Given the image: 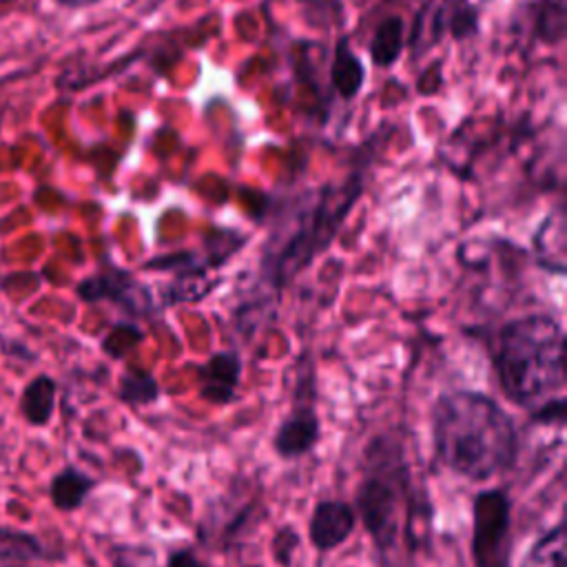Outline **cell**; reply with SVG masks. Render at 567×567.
Masks as SVG:
<instances>
[{
    "instance_id": "19",
    "label": "cell",
    "mask_w": 567,
    "mask_h": 567,
    "mask_svg": "<svg viewBox=\"0 0 567 567\" xmlns=\"http://www.w3.org/2000/svg\"><path fill=\"white\" fill-rule=\"evenodd\" d=\"M567 31V0L534 2V38L543 44H560Z\"/></svg>"
},
{
    "instance_id": "21",
    "label": "cell",
    "mask_w": 567,
    "mask_h": 567,
    "mask_svg": "<svg viewBox=\"0 0 567 567\" xmlns=\"http://www.w3.org/2000/svg\"><path fill=\"white\" fill-rule=\"evenodd\" d=\"M299 545H301V536H299L297 527L281 525L270 540V554L279 567H292L295 551L299 549Z\"/></svg>"
},
{
    "instance_id": "23",
    "label": "cell",
    "mask_w": 567,
    "mask_h": 567,
    "mask_svg": "<svg viewBox=\"0 0 567 567\" xmlns=\"http://www.w3.org/2000/svg\"><path fill=\"white\" fill-rule=\"evenodd\" d=\"M301 9H303V18L310 24H334L337 20H341L343 13V0H299Z\"/></svg>"
},
{
    "instance_id": "25",
    "label": "cell",
    "mask_w": 567,
    "mask_h": 567,
    "mask_svg": "<svg viewBox=\"0 0 567 567\" xmlns=\"http://www.w3.org/2000/svg\"><path fill=\"white\" fill-rule=\"evenodd\" d=\"M164 567H208L195 549L190 547H182V549H173L164 563Z\"/></svg>"
},
{
    "instance_id": "20",
    "label": "cell",
    "mask_w": 567,
    "mask_h": 567,
    "mask_svg": "<svg viewBox=\"0 0 567 567\" xmlns=\"http://www.w3.org/2000/svg\"><path fill=\"white\" fill-rule=\"evenodd\" d=\"M142 330L135 323H115L106 337L102 339V350L104 354H109L111 359L120 361L124 359L131 350L137 348V343L142 341Z\"/></svg>"
},
{
    "instance_id": "9",
    "label": "cell",
    "mask_w": 567,
    "mask_h": 567,
    "mask_svg": "<svg viewBox=\"0 0 567 567\" xmlns=\"http://www.w3.org/2000/svg\"><path fill=\"white\" fill-rule=\"evenodd\" d=\"M244 361L235 350H217L204 363L197 365V394L215 405H228L239 388Z\"/></svg>"
},
{
    "instance_id": "18",
    "label": "cell",
    "mask_w": 567,
    "mask_h": 567,
    "mask_svg": "<svg viewBox=\"0 0 567 567\" xmlns=\"http://www.w3.org/2000/svg\"><path fill=\"white\" fill-rule=\"evenodd\" d=\"M117 399L128 408H148L162 399V385L153 372L128 370L117 381Z\"/></svg>"
},
{
    "instance_id": "14",
    "label": "cell",
    "mask_w": 567,
    "mask_h": 567,
    "mask_svg": "<svg viewBox=\"0 0 567 567\" xmlns=\"http://www.w3.org/2000/svg\"><path fill=\"white\" fill-rule=\"evenodd\" d=\"M405 49V20L399 13L383 16L372 31L370 38V58L377 66L388 69L392 66Z\"/></svg>"
},
{
    "instance_id": "4",
    "label": "cell",
    "mask_w": 567,
    "mask_h": 567,
    "mask_svg": "<svg viewBox=\"0 0 567 567\" xmlns=\"http://www.w3.org/2000/svg\"><path fill=\"white\" fill-rule=\"evenodd\" d=\"M365 474L354 492V514L368 532L374 549L385 556L396 547L401 523L405 536L412 534L408 520L410 496V465L403 458V447L388 434L370 441L365 450ZM414 514V512H410Z\"/></svg>"
},
{
    "instance_id": "2",
    "label": "cell",
    "mask_w": 567,
    "mask_h": 567,
    "mask_svg": "<svg viewBox=\"0 0 567 567\" xmlns=\"http://www.w3.org/2000/svg\"><path fill=\"white\" fill-rule=\"evenodd\" d=\"M492 368L501 394L527 412L563 394L565 332L560 321L540 312L505 321L496 332Z\"/></svg>"
},
{
    "instance_id": "13",
    "label": "cell",
    "mask_w": 567,
    "mask_h": 567,
    "mask_svg": "<svg viewBox=\"0 0 567 567\" xmlns=\"http://www.w3.org/2000/svg\"><path fill=\"white\" fill-rule=\"evenodd\" d=\"M97 478L82 472L75 465L62 467L49 483V498L60 512H75L84 505L89 494L95 489Z\"/></svg>"
},
{
    "instance_id": "10",
    "label": "cell",
    "mask_w": 567,
    "mask_h": 567,
    "mask_svg": "<svg viewBox=\"0 0 567 567\" xmlns=\"http://www.w3.org/2000/svg\"><path fill=\"white\" fill-rule=\"evenodd\" d=\"M319 441L321 419L317 410L308 403H299L279 421L272 434V450L281 461H295L310 454Z\"/></svg>"
},
{
    "instance_id": "11",
    "label": "cell",
    "mask_w": 567,
    "mask_h": 567,
    "mask_svg": "<svg viewBox=\"0 0 567 567\" xmlns=\"http://www.w3.org/2000/svg\"><path fill=\"white\" fill-rule=\"evenodd\" d=\"M565 206L558 204L536 228L532 237V255L543 270L563 275L567 259Z\"/></svg>"
},
{
    "instance_id": "27",
    "label": "cell",
    "mask_w": 567,
    "mask_h": 567,
    "mask_svg": "<svg viewBox=\"0 0 567 567\" xmlns=\"http://www.w3.org/2000/svg\"><path fill=\"white\" fill-rule=\"evenodd\" d=\"M246 567H261V565H259V563H255V565H246Z\"/></svg>"
},
{
    "instance_id": "16",
    "label": "cell",
    "mask_w": 567,
    "mask_h": 567,
    "mask_svg": "<svg viewBox=\"0 0 567 567\" xmlns=\"http://www.w3.org/2000/svg\"><path fill=\"white\" fill-rule=\"evenodd\" d=\"M44 556L47 551L33 534L0 527V567H31Z\"/></svg>"
},
{
    "instance_id": "17",
    "label": "cell",
    "mask_w": 567,
    "mask_h": 567,
    "mask_svg": "<svg viewBox=\"0 0 567 567\" xmlns=\"http://www.w3.org/2000/svg\"><path fill=\"white\" fill-rule=\"evenodd\" d=\"M518 567H567V547H565V525L558 520L545 529L525 551Z\"/></svg>"
},
{
    "instance_id": "5",
    "label": "cell",
    "mask_w": 567,
    "mask_h": 567,
    "mask_svg": "<svg viewBox=\"0 0 567 567\" xmlns=\"http://www.w3.org/2000/svg\"><path fill=\"white\" fill-rule=\"evenodd\" d=\"M470 554L474 567L512 565V498L503 487H485L472 498Z\"/></svg>"
},
{
    "instance_id": "8",
    "label": "cell",
    "mask_w": 567,
    "mask_h": 567,
    "mask_svg": "<svg viewBox=\"0 0 567 567\" xmlns=\"http://www.w3.org/2000/svg\"><path fill=\"white\" fill-rule=\"evenodd\" d=\"M354 507L339 498H321L315 503L308 520V540L319 554L341 547L357 527Z\"/></svg>"
},
{
    "instance_id": "12",
    "label": "cell",
    "mask_w": 567,
    "mask_h": 567,
    "mask_svg": "<svg viewBox=\"0 0 567 567\" xmlns=\"http://www.w3.org/2000/svg\"><path fill=\"white\" fill-rule=\"evenodd\" d=\"M328 80L334 93L346 102L354 100L365 84V66L361 58L352 51L348 35H341L334 42L332 60L328 66Z\"/></svg>"
},
{
    "instance_id": "24",
    "label": "cell",
    "mask_w": 567,
    "mask_h": 567,
    "mask_svg": "<svg viewBox=\"0 0 567 567\" xmlns=\"http://www.w3.org/2000/svg\"><path fill=\"white\" fill-rule=\"evenodd\" d=\"M565 412H567V401L565 394L551 396L545 403H540L534 412H532V421L534 423H543V425H556L563 427L565 425Z\"/></svg>"
},
{
    "instance_id": "6",
    "label": "cell",
    "mask_w": 567,
    "mask_h": 567,
    "mask_svg": "<svg viewBox=\"0 0 567 567\" xmlns=\"http://www.w3.org/2000/svg\"><path fill=\"white\" fill-rule=\"evenodd\" d=\"M481 11L470 0H425L414 18L410 44L414 55L436 44L445 33L454 40H472L478 35Z\"/></svg>"
},
{
    "instance_id": "7",
    "label": "cell",
    "mask_w": 567,
    "mask_h": 567,
    "mask_svg": "<svg viewBox=\"0 0 567 567\" xmlns=\"http://www.w3.org/2000/svg\"><path fill=\"white\" fill-rule=\"evenodd\" d=\"M75 292L86 303L111 301L133 317H148L157 310L148 288L128 270H122L111 264H106L91 277L82 279Z\"/></svg>"
},
{
    "instance_id": "22",
    "label": "cell",
    "mask_w": 567,
    "mask_h": 567,
    "mask_svg": "<svg viewBox=\"0 0 567 567\" xmlns=\"http://www.w3.org/2000/svg\"><path fill=\"white\" fill-rule=\"evenodd\" d=\"M113 567H159L157 551L146 545H117L111 551Z\"/></svg>"
},
{
    "instance_id": "28",
    "label": "cell",
    "mask_w": 567,
    "mask_h": 567,
    "mask_svg": "<svg viewBox=\"0 0 567 567\" xmlns=\"http://www.w3.org/2000/svg\"><path fill=\"white\" fill-rule=\"evenodd\" d=\"M390 2H394V0H390Z\"/></svg>"
},
{
    "instance_id": "1",
    "label": "cell",
    "mask_w": 567,
    "mask_h": 567,
    "mask_svg": "<svg viewBox=\"0 0 567 567\" xmlns=\"http://www.w3.org/2000/svg\"><path fill=\"white\" fill-rule=\"evenodd\" d=\"M430 439L436 461L470 483H487L516 465L514 416L478 390H445L430 408Z\"/></svg>"
},
{
    "instance_id": "3",
    "label": "cell",
    "mask_w": 567,
    "mask_h": 567,
    "mask_svg": "<svg viewBox=\"0 0 567 567\" xmlns=\"http://www.w3.org/2000/svg\"><path fill=\"white\" fill-rule=\"evenodd\" d=\"M363 193V171H352L343 182L308 190L292 204L266 241L261 275L275 288L288 286L337 237L343 219Z\"/></svg>"
},
{
    "instance_id": "15",
    "label": "cell",
    "mask_w": 567,
    "mask_h": 567,
    "mask_svg": "<svg viewBox=\"0 0 567 567\" xmlns=\"http://www.w3.org/2000/svg\"><path fill=\"white\" fill-rule=\"evenodd\" d=\"M55 394L58 385L49 374H38L24 385L20 396V410L29 425L42 427L51 421L55 410Z\"/></svg>"
},
{
    "instance_id": "26",
    "label": "cell",
    "mask_w": 567,
    "mask_h": 567,
    "mask_svg": "<svg viewBox=\"0 0 567 567\" xmlns=\"http://www.w3.org/2000/svg\"><path fill=\"white\" fill-rule=\"evenodd\" d=\"M58 2H62L64 7H73V9H78V7H89V4H95L97 0H58Z\"/></svg>"
}]
</instances>
